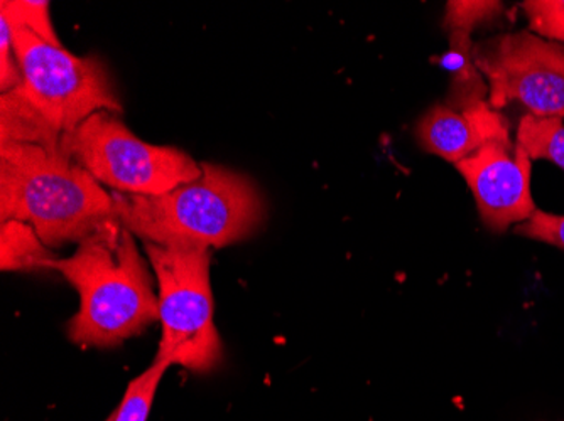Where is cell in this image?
Returning a JSON list of instances; mask_svg holds the SVG:
<instances>
[{"label": "cell", "instance_id": "1", "mask_svg": "<svg viewBox=\"0 0 564 421\" xmlns=\"http://www.w3.org/2000/svg\"><path fill=\"white\" fill-rule=\"evenodd\" d=\"M149 265L134 234L117 220L78 243L68 258L55 259L51 270L59 272L80 297V309L68 322L69 341L106 350L160 321Z\"/></svg>", "mask_w": 564, "mask_h": 421}, {"label": "cell", "instance_id": "2", "mask_svg": "<svg viewBox=\"0 0 564 421\" xmlns=\"http://www.w3.org/2000/svg\"><path fill=\"white\" fill-rule=\"evenodd\" d=\"M202 174L164 195L112 191L113 217L144 243L224 248L256 233L265 206L256 184L230 169L202 163Z\"/></svg>", "mask_w": 564, "mask_h": 421}, {"label": "cell", "instance_id": "3", "mask_svg": "<svg viewBox=\"0 0 564 421\" xmlns=\"http://www.w3.org/2000/svg\"><path fill=\"white\" fill-rule=\"evenodd\" d=\"M11 220L50 248L82 243L116 220L112 192L63 148L0 144V221Z\"/></svg>", "mask_w": 564, "mask_h": 421}, {"label": "cell", "instance_id": "4", "mask_svg": "<svg viewBox=\"0 0 564 421\" xmlns=\"http://www.w3.org/2000/svg\"><path fill=\"white\" fill-rule=\"evenodd\" d=\"M158 281L161 339L156 361L210 373L224 357L215 325L212 250L144 243Z\"/></svg>", "mask_w": 564, "mask_h": 421}, {"label": "cell", "instance_id": "5", "mask_svg": "<svg viewBox=\"0 0 564 421\" xmlns=\"http://www.w3.org/2000/svg\"><path fill=\"white\" fill-rule=\"evenodd\" d=\"M62 148L97 182L120 195H164L202 174V166L186 152L141 141L119 113L107 110L63 135Z\"/></svg>", "mask_w": 564, "mask_h": 421}, {"label": "cell", "instance_id": "6", "mask_svg": "<svg viewBox=\"0 0 564 421\" xmlns=\"http://www.w3.org/2000/svg\"><path fill=\"white\" fill-rule=\"evenodd\" d=\"M11 27L15 58L24 78L22 88L63 135L100 110L119 115L123 112L109 69L100 59L80 58L21 25Z\"/></svg>", "mask_w": 564, "mask_h": 421}, {"label": "cell", "instance_id": "7", "mask_svg": "<svg viewBox=\"0 0 564 421\" xmlns=\"http://www.w3.org/2000/svg\"><path fill=\"white\" fill-rule=\"evenodd\" d=\"M474 59L494 110L519 101L529 115L564 122V44L518 31L474 44Z\"/></svg>", "mask_w": 564, "mask_h": 421}, {"label": "cell", "instance_id": "8", "mask_svg": "<svg viewBox=\"0 0 564 421\" xmlns=\"http://www.w3.org/2000/svg\"><path fill=\"white\" fill-rule=\"evenodd\" d=\"M531 157L518 142H485L456 169L467 180L477 201L481 223L502 234L532 217L538 206L531 195Z\"/></svg>", "mask_w": 564, "mask_h": 421}, {"label": "cell", "instance_id": "9", "mask_svg": "<svg viewBox=\"0 0 564 421\" xmlns=\"http://www.w3.org/2000/svg\"><path fill=\"white\" fill-rule=\"evenodd\" d=\"M509 123L489 101L468 110H455L446 103L431 107L416 125L417 144L452 164L467 159L485 142L507 139Z\"/></svg>", "mask_w": 564, "mask_h": 421}, {"label": "cell", "instance_id": "10", "mask_svg": "<svg viewBox=\"0 0 564 421\" xmlns=\"http://www.w3.org/2000/svg\"><path fill=\"white\" fill-rule=\"evenodd\" d=\"M63 134L18 87L0 95V144L62 148Z\"/></svg>", "mask_w": 564, "mask_h": 421}, {"label": "cell", "instance_id": "11", "mask_svg": "<svg viewBox=\"0 0 564 421\" xmlns=\"http://www.w3.org/2000/svg\"><path fill=\"white\" fill-rule=\"evenodd\" d=\"M440 65L449 73L452 80L446 101L448 107L468 110L475 104L489 101V85L475 65L471 34L449 33V47L440 58Z\"/></svg>", "mask_w": 564, "mask_h": 421}, {"label": "cell", "instance_id": "12", "mask_svg": "<svg viewBox=\"0 0 564 421\" xmlns=\"http://www.w3.org/2000/svg\"><path fill=\"white\" fill-rule=\"evenodd\" d=\"M0 267L4 272L51 270L55 255L31 224L0 221Z\"/></svg>", "mask_w": 564, "mask_h": 421}, {"label": "cell", "instance_id": "13", "mask_svg": "<svg viewBox=\"0 0 564 421\" xmlns=\"http://www.w3.org/2000/svg\"><path fill=\"white\" fill-rule=\"evenodd\" d=\"M516 142L528 152L531 160H550L564 170V122L524 115L519 122Z\"/></svg>", "mask_w": 564, "mask_h": 421}, {"label": "cell", "instance_id": "14", "mask_svg": "<svg viewBox=\"0 0 564 421\" xmlns=\"http://www.w3.org/2000/svg\"><path fill=\"white\" fill-rule=\"evenodd\" d=\"M170 367L154 359L144 373L132 379L119 407L110 414L112 421H148L158 389Z\"/></svg>", "mask_w": 564, "mask_h": 421}, {"label": "cell", "instance_id": "15", "mask_svg": "<svg viewBox=\"0 0 564 421\" xmlns=\"http://www.w3.org/2000/svg\"><path fill=\"white\" fill-rule=\"evenodd\" d=\"M0 15L8 19L9 24L21 25L24 30L36 34L41 40L53 46L62 47L55 27L51 24L50 2H31V0H2Z\"/></svg>", "mask_w": 564, "mask_h": 421}, {"label": "cell", "instance_id": "16", "mask_svg": "<svg viewBox=\"0 0 564 421\" xmlns=\"http://www.w3.org/2000/svg\"><path fill=\"white\" fill-rule=\"evenodd\" d=\"M502 2H490V0H456L446 4L445 30L448 33H468L485 24L496 21L502 12Z\"/></svg>", "mask_w": 564, "mask_h": 421}, {"label": "cell", "instance_id": "17", "mask_svg": "<svg viewBox=\"0 0 564 421\" xmlns=\"http://www.w3.org/2000/svg\"><path fill=\"white\" fill-rule=\"evenodd\" d=\"M529 31L564 44V0H525L521 4Z\"/></svg>", "mask_w": 564, "mask_h": 421}, {"label": "cell", "instance_id": "18", "mask_svg": "<svg viewBox=\"0 0 564 421\" xmlns=\"http://www.w3.org/2000/svg\"><path fill=\"white\" fill-rule=\"evenodd\" d=\"M514 233L524 239L564 250V217H560V214L535 209L528 221L514 228Z\"/></svg>", "mask_w": 564, "mask_h": 421}, {"label": "cell", "instance_id": "19", "mask_svg": "<svg viewBox=\"0 0 564 421\" xmlns=\"http://www.w3.org/2000/svg\"><path fill=\"white\" fill-rule=\"evenodd\" d=\"M24 84L18 58H15L12 27L0 18V91L8 93Z\"/></svg>", "mask_w": 564, "mask_h": 421}, {"label": "cell", "instance_id": "20", "mask_svg": "<svg viewBox=\"0 0 564 421\" xmlns=\"http://www.w3.org/2000/svg\"><path fill=\"white\" fill-rule=\"evenodd\" d=\"M107 421H112V417L107 418Z\"/></svg>", "mask_w": 564, "mask_h": 421}]
</instances>
